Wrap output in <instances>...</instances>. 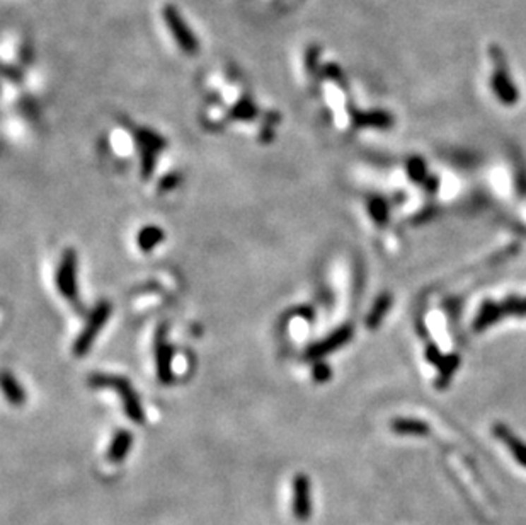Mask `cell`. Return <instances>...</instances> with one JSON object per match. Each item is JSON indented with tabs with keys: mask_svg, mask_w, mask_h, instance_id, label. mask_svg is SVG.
I'll list each match as a JSON object with an SVG mask.
<instances>
[{
	"mask_svg": "<svg viewBox=\"0 0 526 525\" xmlns=\"http://www.w3.org/2000/svg\"><path fill=\"white\" fill-rule=\"evenodd\" d=\"M329 377H330L329 367H325V365H317L316 367V372H313V379L318 380V382H324V380H327Z\"/></svg>",
	"mask_w": 526,
	"mask_h": 525,
	"instance_id": "cell-14",
	"label": "cell"
},
{
	"mask_svg": "<svg viewBox=\"0 0 526 525\" xmlns=\"http://www.w3.org/2000/svg\"><path fill=\"white\" fill-rule=\"evenodd\" d=\"M2 389L4 394H6L7 401L14 406H23L24 401H26V394H24L23 387L19 386V382L16 380L9 372H4L2 375Z\"/></svg>",
	"mask_w": 526,
	"mask_h": 525,
	"instance_id": "cell-10",
	"label": "cell"
},
{
	"mask_svg": "<svg viewBox=\"0 0 526 525\" xmlns=\"http://www.w3.org/2000/svg\"><path fill=\"white\" fill-rule=\"evenodd\" d=\"M109 316H111L109 302H101V304L94 309V312L90 314V317L87 319L82 333L78 334L76 343H73V353H76L77 357H82V355H85L87 351L90 350L94 340L99 336L101 329L104 328V324L107 322V319H109Z\"/></svg>",
	"mask_w": 526,
	"mask_h": 525,
	"instance_id": "cell-2",
	"label": "cell"
},
{
	"mask_svg": "<svg viewBox=\"0 0 526 525\" xmlns=\"http://www.w3.org/2000/svg\"><path fill=\"white\" fill-rule=\"evenodd\" d=\"M237 113H239L237 118H242V119H249V118L254 117V110H252V106H251L249 101L240 102Z\"/></svg>",
	"mask_w": 526,
	"mask_h": 525,
	"instance_id": "cell-13",
	"label": "cell"
},
{
	"mask_svg": "<svg viewBox=\"0 0 526 525\" xmlns=\"http://www.w3.org/2000/svg\"><path fill=\"white\" fill-rule=\"evenodd\" d=\"M162 16H164L165 24H167L169 31H171V35L174 36V40L177 41V45H179L182 52L189 53V55L196 53L198 48H200V43H198V38L193 35V31L189 30L188 24H186L184 18L181 16V12L177 11L176 7L165 6L162 11Z\"/></svg>",
	"mask_w": 526,
	"mask_h": 525,
	"instance_id": "cell-3",
	"label": "cell"
},
{
	"mask_svg": "<svg viewBox=\"0 0 526 525\" xmlns=\"http://www.w3.org/2000/svg\"><path fill=\"white\" fill-rule=\"evenodd\" d=\"M155 357H157V375L162 384L172 382V348L165 341V326L157 331L155 336Z\"/></svg>",
	"mask_w": 526,
	"mask_h": 525,
	"instance_id": "cell-7",
	"label": "cell"
},
{
	"mask_svg": "<svg viewBox=\"0 0 526 525\" xmlns=\"http://www.w3.org/2000/svg\"><path fill=\"white\" fill-rule=\"evenodd\" d=\"M131 445H133V435L128 430L116 432L113 442H111L109 449H107V461L113 462V464L123 462L128 457V454H130Z\"/></svg>",
	"mask_w": 526,
	"mask_h": 525,
	"instance_id": "cell-8",
	"label": "cell"
},
{
	"mask_svg": "<svg viewBox=\"0 0 526 525\" xmlns=\"http://www.w3.org/2000/svg\"><path fill=\"white\" fill-rule=\"evenodd\" d=\"M56 287L61 295L68 300H76L77 295V254L67 249L61 258L56 271Z\"/></svg>",
	"mask_w": 526,
	"mask_h": 525,
	"instance_id": "cell-4",
	"label": "cell"
},
{
	"mask_svg": "<svg viewBox=\"0 0 526 525\" xmlns=\"http://www.w3.org/2000/svg\"><path fill=\"white\" fill-rule=\"evenodd\" d=\"M392 430L400 435H426L429 432L428 425L417 420H395L392 421Z\"/></svg>",
	"mask_w": 526,
	"mask_h": 525,
	"instance_id": "cell-11",
	"label": "cell"
},
{
	"mask_svg": "<svg viewBox=\"0 0 526 525\" xmlns=\"http://www.w3.org/2000/svg\"><path fill=\"white\" fill-rule=\"evenodd\" d=\"M177 184V177L176 176H171V177H165V181L162 183V188L164 189H169V188H174V186Z\"/></svg>",
	"mask_w": 526,
	"mask_h": 525,
	"instance_id": "cell-15",
	"label": "cell"
},
{
	"mask_svg": "<svg viewBox=\"0 0 526 525\" xmlns=\"http://www.w3.org/2000/svg\"><path fill=\"white\" fill-rule=\"evenodd\" d=\"M89 384L92 387H109L118 392L121 396V403L123 408H125L126 416L130 418L133 423H143L145 421V413L142 404H140L138 396L136 392L131 389L130 382L123 377H116V375H102V374H96L89 379Z\"/></svg>",
	"mask_w": 526,
	"mask_h": 525,
	"instance_id": "cell-1",
	"label": "cell"
},
{
	"mask_svg": "<svg viewBox=\"0 0 526 525\" xmlns=\"http://www.w3.org/2000/svg\"><path fill=\"white\" fill-rule=\"evenodd\" d=\"M349 338H351V329L349 328L335 329L333 334H329V336L324 338V340H321L318 343H313V345H310L309 350H306L305 357L309 358V360L325 357V355L333 353V351L341 348V346H345L346 343L349 341Z\"/></svg>",
	"mask_w": 526,
	"mask_h": 525,
	"instance_id": "cell-6",
	"label": "cell"
},
{
	"mask_svg": "<svg viewBox=\"0 0 526 525\" xmlns=\"http://www.w3.org/2000/svg\"><path fill=\"white\" fill-rule=\"evenodd\" d=\"M162 239H164V232L159 229V227H153V225L145 227L142 232L138 234V246H140V249L145 251V253H148V251H152L157 244L162 242Z\"/></svg>",
	"mask_w": 526,
	"mask_h": 525,
	"instance_id": "cell-12",
	"label": "cell"
},
{
	"mask_svg": "<svg viewBox=\"0 0 526 525\" xmlns=\"http://www.w3.org/2000/svg\"><path fill=\"white\" fill-rule=\"evenodd\" d=\"M293 515L300 522H305L312 515L310 479L304 473H298L293 479Z\"/></svg>",
	"mask_w": 526,
	"mask_h": 525,
	"instance_id": "cell-5",
	"label": "cell"
},
{
	"mask_svg": "<svg viewBox=\"0 0 526 525\" xmlns=\"http://www.w3.org/2000/svg\"><path fill=\"white\" fill-rule=\"evenodd\" d=\"M496 433H498V437L501 438V440L508 445L509 452L513 454V457H515L521 466L526 467V444H523L520 438L511 435V433H509L504 427H501V425L496 428Z\"/></svg>",
	"mask_w": 526,
	"mask_h": 525,
	"instance_id": "cell-9",
	"label": "cell"
}]
</instances>
